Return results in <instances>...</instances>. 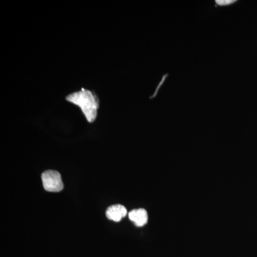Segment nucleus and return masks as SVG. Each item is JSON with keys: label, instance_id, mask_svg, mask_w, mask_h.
Wrapping results in <instances>:
<instances>
[{"label": "nucleus", "instance_id": "nucleus-1", "mask_svg": "<svg viewBox=\"0 0 257 257\" xmlns=\"http://www.w3.org/2000/svg\"><path fill=\"white\" fill-rule=\"evenodd\" d=\"M66 100L78 106L88 122L95 121L99 109V99L95 93L82 88L80 91L68 94Z\"/></svg>", "mask_w": 257, "mask_h": 257}, {"label": "nucleus", "instance_id": "nucleus-2", "mask_svg": "<svg viewBox=\"0 0 257 257\" xmlns=\"http://www.w3.org/2000/svg\"><path fill=\"white\" fill-rule=\"evenodd\" d=\"M42 184L47 192H59L64 188L60 174L57 171H45L42 175Z\"/></svg>", "mask_w": 257, "mask_h": 257}, {"label": "nucleus", "instance_id": "nucleus-3", "mask_svg": "<svg viewBox=\"0 0 257 257\" xmlns=\"http://www.w3.org/2000/svg\"><path fill=\"white\" fill-rule=\"evenodd\" d=\"M127 214L126 208L121 204H115L108 208L106 216L109 220L119 222Z\"/></svg>", "mask_w": 257, "mask_h": 257}, {"label": "nucleus", "instance_id": "nucleus-4", "mask_svg": "<svg viewBox=\"0 0 257 257\" xmlns=\"http://www.w3.org/2000/svg\"><path fill=\"white\" fill-rule=\"evenodd\" d=\"M128 215L130 220L138 226H145L148 221V215L145 209H134L128 213Z\"/></svg>", "mask_w": 257, "mask_h": 257}, {"label": "nucleus", "instance_id": "nucleus-5", "mask_svg": "<svg viewBox=\"0 0 257 257\" xmlns=\"http://www.w3.org/2000/svg\"><path fill=\"white\" fill-rule=\"evenodd\" d=\"M236 3L234 0H216V3L221 6H225V5H229L232 3Z\"/></svg>", "mask_w": 257, "mask_h": 257}]
</instances>
